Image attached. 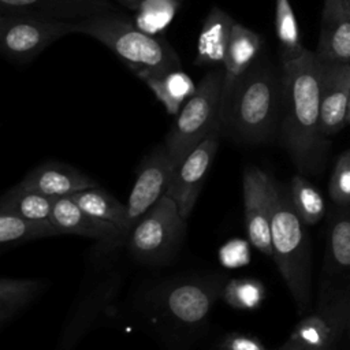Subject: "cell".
<instances>
[{"instance_id": "11", "label": "cell", "mask_w": 350, "mask_h": 350, "mask_svg": "<svg viewBox=\"0 0 350 350\" xmlns=\"http://www.w3.org/2000/svg\"><path fill=\"white\" fill-rule=\"evenodd\" d=\"M175 164L165 146L152 150L142 161L127 200V235L135 223L167 191Z\"/></svg>"}, {"instance_id": "6", "label": "cell", "mask_w": 350, "mask_h": 350, "mask_svg": "<svg viewBox=\"0 0 350 350\" xmlns=\"http://www.w3.org/2000/svg\"><path fill=\"white\" fill-rule=\"evenodd\" d=\"M350 336V279L321 287L317 308L304 317L288 339L313 350H338Z\"/></svg>"}, {"instance_id": "31", "label": "cell", "mask_w": 350, "mask_h": 350, "mask_svg": "<svg viewBox=\"0 0 350 350\" xmlns=\"http://www.w3.org/2000/svg\"><path fill=\"white\" fill-rule=\"evenodd\" d=\"M220 350H268V349L254 336L232 332L224 336L220 345Z\"/></svg>"}, {"instance_id": "28", "label": "cell", "mask_w": 350, "mask_h": 350, "mask_svg": "<svg viewBox=\"0 0 350 350\" xmlns=\"http://www.w3.org/2000/svg\"><path fill=\"white\" fill-rule=\"evenodd\" d=\"M183 0H144L134 11V25L150 36H160L171 25Z\"/></svg>"}, {"instance_id": "29", "label": "cell", "mask_w": 350, "mask_h": 350, "mask_svg": "<svg viewBox=\"0 0 350 350\" xmlns=\"http://www.w3.org/2000/svg\"><path fill=\"white\" fill-rule=\"evenodd\" d=\"M328 190L339 208H350V150H345L335 161Z\"/></svg>"}, {"instance_id": "30", "label": "cell", "mask_w": 350, "mask_h": 350, "mask_svg": "<svg viewBox=\"0 0 350 350\" xmlns=\"http://www.w3.org/2000/svg\"><path fill=\"white\" fill-rule=\"evenodd\" d=\"M264 288L260 283L250 280H235L224 290V297L228 304L237 308H253L261 301Z\"/></svg>"}, {"instance_id": "18", "label": "cell", "mask_w": 350, "mask_h": 350, "mask_svg": "<svg viewBox=\"0 0 350 350\" xmlns=\"http://www.w3.org/2000/svg\"><path fill=\"white\" fill-rule=\"evenodd\" d=\"M261 45L262 40L256 31L243 26L239 22H235L223 62L224 78L221 105L227 100L241 77L257 62Z\"/></svg>"}, {"instance_id": "27", "label": "cell", "mask_w": 350, "mask_h": 350, "mask_svg": "<svg viewBox=\"0 0 350 350\" xmlns=\"http://www.w3.org/2000/svg\"><path fill=\"white\" fill-rule=\"evenodd\" d=\"M288 191L297 213L306 226H314L324 217V198L302 174L291 178Z\"/></svg>"}, {"instance_id": "16", "label": "cell", "mask_w": 350, "mask_h": 350, "mask_svg": "<svg viewBox=\"0 0 350 350\" xmlns=\"http://www.w3.org/2000/svg\"><path fill=\"white\" fill-rule=\"evenodd\" d=\"M314 52L321 60L350 62V8L346 0H324Z\"/></svg>"}, {"instance_id": "10", "label": "cell", "mask_w": 350, "mask_h": 350, "mask_svg": "<svg viewBox=\"0 0 350 350\" xmlns=\"http://www.w3.org/2000/svg\"><path fill=\"white\" fill-rule=\"evenodd\" d=\"M220 129L211 133L201 141L175 168L171 175L165 194L178 205L182 217L186 220L198 198L205 176L219 149Z\"/></svg>"}, {"instance_id": "13", "label": "cell", "mask_w": 350, "mask_h": 350, "mask_svg": "<svg viewBox=\"0 0 350 350\" xmlns=\"http://www.w3.org/2000/svg\"><path fill=\"white\" fill-rule=\"evenodd\" d=\"M349 101L350 62L321 60V130L327 138L346 126Z\"/></svg>"}, {"instance_id": "2", "label": "cell", "mask_w": 350, "mask_h": 350, "mask_svg": "<svg viewBox=\"0 0 350 350\" xmlns=\"http://www.w3.org/2000/svg\"><path fill=\"white\" fill-rule=\"evenodd\" d=\"M282 104V78L257 60L235 83L221 105L220 122L234 137L249 144L267 141Z\"/></svg>"}, {"instance_id": "3", "label": "cell", "mask_w": 350, "mask_h": 350, "mask_svg": "<svg viewBox=\"0 0 350 350\" xmlns=\"http://www.w3.org/2000/svg\"><path fill=\"white\" fill-rule=\"evenodd\" d=\"M75 30L104 44L142 81L180 68L176 52L164 37L142 31L118 12L78 21Z\"/></svg>"}, {"instance_id": "9", "label": "cell", "mask_w": 350, "mask_h": 350, "mask_svg": "<svg viewBox=\"0 0 350 350\" xmlns=\"http://www.w3.org/2000/svg\"><path fill=\"white\" fill-rule=\"evenodd\" d=\"M272 180L273 178L256 165H249L243 171L242 187L247 237L252 245L267 257H272Z\"/></svg>"}, {"instance_id": "1", "label": "cell", "mask_w": 350, "mask_h": 350, "mask_svg": "<svg viewBox=\"0 0 350 350\" xmlns=\"http://www.w3.org/2000/svg\"><path fill=\"white\" fill-rule=\"evenodd\" d=\"M282 71L283 144L302 175H317L329 146L321 130V60L306 49L282 63Z\"/></svg>"}, {"instance_id": "35", "label": "cell", "mask_w": 350, "mask_h": 350, "mask_svg": "<svg viewBox=\"0 0 350 350\" xmlns=\"http://www.w3.org/2000/svg\"><path fill=\"white\" fill-rule=\"evenodd\" d=\"M346 3H347V5H349V8H350V0H346Z\"/></svg>"}, {"instance_id": "21", "label": "cell", "mask_w": 350, "mask_h": 350, "mask_svg": "<svg viewBox=\"0 0 350 350\" xmlns=\"http://www.w3.org/2000/svg\"><path fill=\"white\" fill-rule=\"evenodd\" d=\"M144 82L163 104L165 111L175 116L197 89L191 77L180 68L150 77Z\"/></svg>"}, {"instance_id": "36", "label": "cell", "mask_w": 350, "mask_h": 350, "mask_svg": "<svg viewBox=\"0 0 350 350\" xmlns=\"http://www.w3.org/2000/svg\"><path fill=\"white\" fill-rule=\"evenodd\" d=\"M349 150H350V148H349Z\"/></svg>"}, {"instance_id": "8", "label": "cell", "mask_w": 350, "mask_h": 350, "mask_svg": "<svg viewBox=\"0 0 350 350\" xmlns=\"http://www.w3.org/2000/svg\"><path fill=\"white\" fill-rule=\"evenodd\" d=\"M77 33L75 22L23 14H1L0 49L11 60L26 62L62 37Z\"/></svg>"}, {"instance_id": "34", "label": "cell", "mask_w": 350, "mask_h": 350, "mask_svg": "<svg viewBox=\"0 0 350 350\" xmlns=\"http://www.w3.org/2000/svg\"><path fill=\"white\" fill-rule=\"evenodd\" d=\"M350 124V101H349V109H347V118H346V126Z\"/></svg>"}, {"instance_id": "33", "label": "cell", "mask_w": 350, "mask_h": 350, "mask_svg": "<svg viewBox=\"0 0 350 350\" xmlns=\"http://www.w3.org/2000/svg\"><path fill=\"white\" fill-rule=\"evenodd\" d=\"M118 3H120L122 5H124L126 8L131 10V11H135L138 8V5L144 1V0H115Z\"/></svg>"}, {"instance_id": "19", "label": "cell", "mask_w": 350, "mask_h": 350, "mask_svg": "<svg viewBox=\"0 0 350 350\" xmlns=\"http://www.w3.org/2000/svg\"><path fill=\"white\" fill-rule=\"evenodd\" d=\"M235 19L217 5H213L204 19L198 40L196 63L202 67H223L226 51Z\"/></svg>"}, {"instance_id": "25", "label": "cell", "mask_w": 350, "mask_h": 350, "mask_svg": "<svg viewBox=\"0 0 350 350\" xmlns=\"http://www.w3.org/2000/svg\"><path fill=\"white\" fill-rule=\"evenodd\" d=\"M275 30L282 63L294 60L306 51L290 0H275Z\"/></svg>"}, {"instance_id": "12", "label": "cell", "mask_w": 350, "mask_h": 350, "mask_svg": "<svg viewBox=\"0 0 350 350\" xmlns=\"http://www.w3.org/2000/svg\"><path fill=\"white\" fill-rule=\"evenodd\" d=\"M220 294L217 284L206 280H183L167 287L159 305L176 323L198 324L204 321Z\"/></svg>"}, {"instance_id": "15", "label": "cell", "mask_w": 350, "mask_h": 350, "mask_svg": "<svg viewBox=\"0 0 350 350\" xmlns=\"http://www.w3.org/2000/svg\"><path fill=\"white\" fill-rule=\"evenodd\" d=\"M21 187L49 197L60 198L72 196L81 190L98 186V183L72 165L48 161L29 171L18 183Z\"/></svg>"}, {"instance_id": "17", "label": "cell", "mask_w": 350, "mask_h": 350, "mask_svg": "<svg viewBox=\"0 0 350 350\" xmlns=\"http://www.w3.org/2000/svg\"><path fill=\"white\" fill-rule=\"evenodd\" d=\"M49 220L60 235H81L97 241H112L122 235L119 227L89 215L70 196L56 200Z\"/></svg>"}, {"instance_id": "32", "label": "cell", "mask_w": 350, "mask_h": 350, "mask_svg": "<svg viewBox=\"0 0 350 350\" xmlns=\"http://www.w3.org/2000/svg\"><path fill=\"white\" fill-rule=\"evenodd\" d=\"M278 350H313V349H309L304 345H299L291 339H287V342H284V345H282Z\"/></svg>"}, {"instance_id": "7", "label": "cell", "mask_w": 350, "mask_h": 350, "mask_svg": "<svg viewBox=\"0 0 350 350\" xmlns=\"http://www.w3.org/2000/svg\"><path fill=\"white\" fill-rule=\"evenodd\" d=\"M185 219L167 194L148 209L129 234V249L135 258L156 264L168 260L185 234Z\"/></svg>"}, {"instance_id": "4", "label": "cell", "mask_w": 350, "mask_h": 350, "mask_svg": "<svg viewBox=\"0 0 350 350\" xmlns=\"http://www.w3.org/2000/svg\"><path fill=\"white\" fill-rule=\"evenodd\" d=\"M305 226L291 202L288 187L273 179L271 219L272 258L299 313L308 309L312 294V257Z\"/></svg>"}, {"instance_id": "14", "label": "cell", "mask_w": 350, "mask_h": 350, "mask_svg": "<svg viewBox=\"0 0 350 350\" xmlns=\"http://www.w3.org/2000/svg\"><path fill=\"white\" fill-rule=\"evenodd\" d=\"M0 10L1 14H23L67 22L118 12L111 0H0Z\"/></svg>"}, {"instance_id": "24", "label": "cell", "mask_w": 350, "mask_h": 350, "mask_svg": "<svg viewBox=\"0 0 350 350\" xmlns=\"http://www.w3.org/2000/svg\"><path fill=\"white\" fill-rule=\"evenodd\" d=\"M42 290L37 279L1 278L0 280V324H7L15 314L27 306Z\"/></svg>"}, {"instance_id": "26", "label": "cell", "mask_w": 350, "mask_h": 350, "mask_svg": "<svg viewBox=\"0 0 350 350\" xmlns=\"http://www.w3.org/2000/svg\"><path fill=\"white\" fill-rule=\"evenodd\" d=\"M60 235L52 221L27 219L0 211V242L3 245Z\"/></svg>"}, {"instance_id": "20", "label": "cell", "mask_w": 350, "mask_h": 350, "mask_svg": "<svg viewBox=\"0 0 350 350\" xmlns=\"http://www.w3.org/2000/svg\"><path fill=\"white\" fill-rule=\"evenodd\" d=\"M332 216L325 253V273L331 278L350 276V208H340Z\"/></svg>"}, {"instance_id": "22", "label": "cell", "mask_w": 350, "mask_h": 350, "mask_svg": "<svg viewBox=\"0 0 350 350\" xmlns=\"http://www.w3.org/2000/svg\"><path fill=\"white\" fill-rule=\"evenodd\" d=\"M89 215L109 221L127 235V206L100 186L81 190L70 196Z\"/></svg>"}, {"instance_id": "23", "label": "cell", "mask_w": 350, "mask_h": 350, "mask_svg": "<svg viewBox=\"0 0 350 350\" xmlns=\"http://www.w3.org/2000/svg\"><path fill=\"white\" fill-rule=\"evenodd\" d=\"M57 198L49 197L33 190L14 186L3 196L0 211L11 212L27 219L48 220Z\"/></svg>"}, {"instance_id": "5", "label": "cell", "mask_w": 350, "mask_h": 350, "mask_svg": "<svg viewBox=\"0 0 350 350\" xmlns=\"http://www.w3.org/2000/svg\"><path fill=\"white\" fill-rule=\"evenodd\" d=\"M223 78V67H215L205 74L194 94L178 112L164 142L175 167L211 133L221 130Z\"/></svg>"}]
</instances>
